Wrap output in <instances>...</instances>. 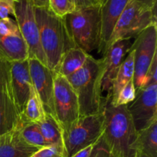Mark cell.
Returning a JSON list of instances; mask_svg holds the SVG:
<instances>
[{
  "instance_id": "obj_1",
  "label": "cell",
  "mask_w": 157,
  "mask_h": 157,
  "mask_svg": "<svg viewBox=\"0 0 157 157\" xmlns=\"http://www.w3.org/2000/svg\"><path fill=\"white\" fill-rule=\"evenodd\" d=\"M104 131L101 140L113 157H136L135 150L137 132L127 105L113 106L104 98L103 106Z\"/></svg>"
},
{
  "instance_id": "obj_2",
  "label": "cell",
  "mask_w": 157,
  "mask_h": 157,
  "mask_svg": "<svg viewBox=\"0 0 157 157\" xmlns=\"http://www.w3.org/2000/svg\"><path fill=\"white\" fill-rule=\"evenodd\" d=\"M103 59H96L89 55L85 64L67 79L78 96L80 117L96 114L103 110L102 79Z\"/></svg>"
},
{
  "instance_id": "obj_3",
  "label": "cell",
  "mask_w": 157,
  "mask_h": 157,
  "mask_svg": "<svg viewBox=\"0 0 157 157\" xmlns=\"http://www.w3.org/2000/svg\"><path fill=\"white\" fill-rule=\"evenodd\" d=\"M35 15L47 65L55 72L62 55L75 46L69 37L63 18L53 13L49 8L35 7Z\"/></svg>"
},
{
  "instance_id": "obj_4",
  "label": "cell",
  "mask_w": 157,
  "mask_h": 157,
  "mask_svg": "<svg viewBox=\"0 0 157 157\" xmlns=\"http://www.w3.org/2000/svg\"><path fill=\"white\" fill-rule=\"evenodd\" d=\"M71 40L75 47L90 55L98 50L101 53V5L76 8L63 18Z\"/></svg>"
},
{
  "instance_id": "obj_5",
  "label": "cell",
  "mask_w": 157,
  "mask_h": 157,
  "mask_svg": "<svg viewBox=\"0 0 157 157\" xmlns=\"http://www.w3.org/2000/svg\"><path fill=\"white\" fill-rule=\"evenodd\" d=\"M104 131L103 111L96 114L81 116L62 129L63 145L66 157H71L81 149L97 144Z\"/></svg>"
},
{
  "instance_id": "obj_6",
  "label": "cell",
  "mask_w": 157,
  "mask_h": 157,
  "mask_svg": "<svg viewBox=\"0 0 157 157\" xmlns=\"http://www.w3.org/2000/svg\"><path fill=\"white\" fill-rule=\"evenodd\" d=\"M153 24H156V8L150 9L136 0H130L120 16L104 51L115 41L135 38Z\"/></svg>"
},
{
  "instance_id": "obj_7",
  "label": "cell",
  "mask_w": 157,
  "mask_h": 157,
  "mask_svg": "<svg viewBox=\"0 0 157 157\" xmlns=\"http://www.w3.org/2000/svg\"><path fill=\"white\" fill-rule=\"evenodd\" d=\"M130 49L133 51V83L137 91L146 86L147 71L157 56V25H151L140 33Z\"/></svg>"
},
{
  "instance_id": "obj_8",
  "label": "cell",
  "mask_w": 157,
  "mask_h": 157,
  "mask_svg": "<svg viewBox=\"0 0 157 157\" xmlns=\"http://www.w3.org/2000/svg\"><path fill=\"white\" fill-rule=\"evenodd\" d=\"M25 124L12 88L9 62L0 58V135L21 128Z\"/></svg>"
},
{
  "instance_id": "obj_9",
  "label": "cell",
  "mask_w": 157,
  "mask_h": 157,
  "mask_svg": "<svg viewBox=\"0 0 157 157\" xmlns=\"http://www.w3.org/2000/svg\"><path fill=\"white\" fill-rule=\"evenodd\" d=\"M14 17L20 34L27 45L29 58H36L43 64L48 66L40 42L39 32L33 5L29 0H16Z\"/></svg>"
},
{
  "instance_id": "obj_10",
  "label": "cell",
  "mask_w": 157,
  "mask_h": 157,
  "mask_svg": "<svg viewBox=\"0 0 157 157\" xmlns=\"http://www.w3.org/2000/svg\"><path fill=\"white\" fill-rule=\"evenodd\" d=\"M54 110L55 119L64 129L80 117L78 96L67 78L54 73Z\"/></svg>"
},
{
  "instance_id": "obj_11",
  "label": "cell",
  "mask_w": 157,
  "mask_h": 157,
  "mask_svg": "<svg viewBox=\"0 0 157 157\" xmlns=\"http://www.w3.org/2000/svg\"><path fill=\"white\" fill-rule=\"evenodd\" d=\"M127 109L137 133L157 121V83L149 84L137 90Z\"/></svg>"
},
{
  "instance_id": "obj_12",
  "label": "cell",
  "mask_w": 157,
  "mask_h": 157,
  "mask_svg": "<svg viewBox=\"0 0 157 157\" xmlns=\"http://www.w3.org/2000/svg\"><path fill=\"white\" fill-rule=\"evenodd\" d=\"M32 86L39 96L46 113L55 117L54 72L36 58H29Z\"/></svg>"
},
{
  "instance_id": "obj_13",
  "label": "cell",
  "mask_w": 157,
  "mask_h": 157,
  "mask_svg": "<svg viewBox=\"0 0 157 157\" xmlns=\"http://www.w3.org/2000/svg\"><path fill=\"white\" fill-rule=\"evenodd\" d=\"M131 40H119L109 46L103 53L104 75L102 79V91L106 92L105 98L110 97L113 81L121 64L132 45Z\"/></svg>"
},
{
  "instance_id": "obj_14",
  "label": "cell",
  "mask_w": 157,
  "mask_h": 157,
  "mask_svg": "<svg viewBox=\"0 0 157 157\" xmlns=\"http://www.w3.org/2000/svg\"><path fill=\"white\" fill-rule=\"evenodd\" d=\"M9 73L14 96L20 112L22 113L32 86L29 58L22 61L9 63Z\"/></svg>"
},
{
  "instance_id": "obj_15",
  "label": "cell",
  "mask_w": 157,
  "mask_h": 157,
  "mask_svg": "<svg viewBox=\"0 0 157 157\" xmlns=\"http://www.w3.org/2000/svg\"><path fill=\"white\" fill-rule=\"evenodd\" d=\"M130 0H105L101 5V37L103 53L110 41L115 25Z\"/></svg>"
},
{
  "instance_id": "obj_16",
  "label": "cell",
  "mask_w": 157,
  "mask_h": 157,
  "mask_svg": "<svg viewBox=\"0 0 157 157\" xmlns=\"http://www.w3.org/2000/svg\"><path fill=\"white\" fill-rule=\"evenodd\" d=\"M38 150L23 139L21 128L0 135V157H29Z\"/></svg>"
},
{
  "instance_id": "obj_17",
  "label": "cell",
  "mask_w": 157,
  "mask_h": 157,
  "mask_svg": "<svg viewBox=\"0 0 157 157\" xmlns=\"http://www.w3.org/2000/svg\"><path fill=\"white\" fill-rule=\"evenodd\" d=\"M0 58L8 62L22 61L29 58L28 48L21 34L0 35Z\"/></svg>"
},
{
  "instance_id": "obj_18",
  "label": "cell",
  "mask_w": 157,
  "mask_h": 157,
  "mask_svg": "<svg viewBox=\"0 0 157 157\" xmlns=\"http://www.w3.org/2000/svg\"><path fill=\"white\" fill-rule=\"evenodd\" d=\"M88 55V54L77 47L70 48L62 55L54 73L67 78L83 67Z\"/></svg>"
},
{
  "instance_id": "obj_19",
  "label": "cell",
  "mask_w": 157,
  "mask_h": 157,
  "mask_svg": "<svg viewBox=\"0 0 157 157\" xmlns=\"http://www.w3.org/2000/svg\"><path fill=\"white\" fill-rule=\"evenodd\" d=\"M45 117L46 112L42 102L33 86H32L29 98L21 113V118L26 124H40Z\"/></svg>"
},
{
  "instance_id": "obj_20",
  "label": "cell",
  "mask_w": 157,
  "mask_h": 157,
  "mask_svg": "<svg viewBox=\"0 0 157 157\" xmlns=\"http://www.w3.org/2000/svg\"><path fill=\"white\" fill-rule=\"evenodd\" d=\"M135 150L150 157H157V121L137 133Z\"/></svg>"
},
{
  "instance_id": "obj_21",
  "label": "cell",
  "mask_w": 157,
  "mask_h": 157,
  "mask_svg": "<svg viewBox=\"0 0 157 157\" xmlns=\"http://www.w3.org/2000/svg\"><path fill=\"white\" fill-rule=\"evenodd\" d=\"M133 75H134L133 51L130 49L127 55H126L124 61L121 64L119 71L117 74L116 78L113 81L111 94H110V97L109 98L110 101H113L120 90H121V88L125 86L129 81L133 80Z\"/></svg>"
},
{
  "instance_id": "obj_22",
  "label": "cell",
  "mask_w": 157,
  "mask_h": 157,
  "mask_svg": "<svg viewBox=\"0 0 157 157\" xmlns=\"http://www.w3.org/2000/svg\"><path fill=\"white\" fill-rule=\"evenodd\" d=\"M38 124L41 134L48 146L57 145L64 147L62 128L52 115L46 113L44 121Z\"/></svg>"
},
{
  "instance_id": "obj_23",
  "label": "cell",
  "mask_w": 157,
  "mask_h": 157,
  "mask_svg": "<svg viewBox=\"0 0 157 157\" xmlns=\"http://www.w3.org/2000/svg\"><path fill=\"white\" fill-rule=\"evenodd\" d=\"M21 134L23 139L33 147L39 149L48 146L41 134L38 124H25L21 128Z\"/></svg>"
},
{
  "instance_id": "obj_24",
  "label": "cell",
  "mask_w": 157,
  "mask_h": 157,
  "mask_svg": "<svg viewBox=\"0 0 157 157\" xmlns=\"http://www.w3.org/2000/svg\"><path fill=\"white\" fill-rule=\"evenodd\" d=\"M136 91L135 89L133 80H131L121 88L115 99L112 101H110V102L113 106L128 105L130 103L133 102V100L136 98Z\"/></svg>"
},
{
  "instance_id": "obj_25",
  "label": "cell",
  "mask_w": 157,
  "mask_h": 157,
  "mask_svg": "<svg viewBox=\"0 0 157 157\" xmlns=\"http://www.w3.org/2000/svg\"><path fill=\"white\" fill-rule=\"evenodd\" d=\"M48 8L61 18L73 12L76 7L71 0H48Z\"/></svg>"
},
{
  "instance_id": "obj_26",
  "label": "cell",
  "mask_w": 157,
  "mask_h": 157,
  "mask_svg": "<svg viewBox=\"0 0 157 157\" xmlns=\"http://www.w3.org/2000/svg\"><path fill=\"white\" fill-rule=\"evenodd\" d=\"M29 157H66L64 147L48 145L38 149Z\"/></svg>"
},
{
  "instance_id": "obj_27",
  "label": "cell",
  "mask_w": 157,
  "mask_h": 157,
  "mask_svg": "<svg viewBox=\"0 0 157 157\" xmlns=\"http://www.w3.org/2000/svg\"><path fill=\"white\" fill-rule=\"evenodd\" d=\"M20 32L15 20L8 18H0V35L9 36V35H19Z\"/></svg>"
},
{
  "instance_id": "obj_28",
  "label": "cell",
  "mask_w": 157,
  "mask_h": 157,
  "mask_svg": "<svg viewBox=\"0 0 157 157\" xmlns=\"http://www.w3.org/2000/svg\"><path fill=\"white\" fill-rule=\"evenodd\" d=\"M16 0H0V18H6L9 15L15 16Z\"/></svg>"
},
{
  "instance_id": "obj_29",
  "label": "cell",
  "mask_w": 157,
  "mask_h": 157,
  "mask_svg": "<svg viewBox=\"0 0 157 157\" xmlns=\"http://www.w3.org/2000/svg\"><path fill=\"white\" fill-rule=\"evenodd\" d=\"M90 157H111V154L108 149L106 147L101 139L95 146Z\"/></svg>"
},
{
  "instance_id": "obj_30",
  "label": "cell",
  "mask_w": 157,
  "mask_h": 157,
  "mask_svg": "<svg viewBox=\"0 0 157 157\" xmlns=\"http://www.w3.org/2000/svg\"><path fill=\"white\" fill-rule=\"evenodd\" d=\"M153 83H157V56H156L147 71L146 78V85Z\"/></svg>"
},
{
  "instance_id": "obj_31",
  "label": "cell",
  "mask_w": 157,
  "mask_h": 157,
  "mask_svg": "<svg viewBox=\"0 0 157 157\" xmlns=\"http://www.w3.org/2000/svg\"><path fill=\"white\" fill-rule=\"evenodd\" d=\"M95 146H96V144H93V145L88 146L84 149H81L71 157H90Z\"/></svg>"
},
{
  "instance_id": "obj_32",
  "label": "cell",
  "mask_w": 157,
  "mask_h": 157,
  "mask_svg": "<svg viewBox=\"0 0 157 157\" xmlns=\"http://www.w3.org/2000/svg\"><path fill=\"white\" fill-rule=\"evenodd\" d=\"M74 1H75V5L76 8L86 7V6L99 4L97 0H74Z\"/></svg>"
},
{
  "instance_id": "obj_33",
  "label": "cell",
  "mask_w": 157,
  "mask_h": 157,
  "mask_svg": "<svg viewBox=\"0 0 157 157\" xmlns=\"http://www.w3.org/2000/svg\"><path fill=\"white\" fill-rule=\"evenodd\" d=\"M36 8H48V0H29Z\"/></svg>"
},
{
  "instance_id": "obj_34",
  "label": "cell",
  "mask_w": 157,
  "mask_h": 157,
  "mask_svg": "<svg viewBox=\"0 0 157 157\" xmlns=\"http://www.w3.org/2000/svg\"><path fill=\"white\" fill-rule=\"evenodd\" d=\"M136 1L139 2L141 4L147 6V7L150 8V9H154V8H156L157 0H136Z\"/></svg>"
},
{
  "instance_id": "obj_35",
  "label": "cell",
  "mask_w": 157,
  "mask_h": 157,
  "mask_svg": "<svg viewBox=\"0 0 157 157\" xmlns=\"http://www.w3.org/2000/svg\"><path fill=\"white\" fill-rule=\"evenodd\" d=\"M136 157H150V156H147V155L144 154V153H138V154H137V156H136Z\"/></svg>"
},
{
  "instance_id": "obj_36",
  "label": "cell",
  "mask_w": 157,
  "mask_h": 157,
  "mask_svg": "<svg viewBox=\"0 0 157 157\" xmlns=\"http://www.w3.org/2000/svg\"><path fill=\"white\" fill-rule=\"evenodd\" d=\"M97 1H98V2L99 3V4H101H101H102L103 2H104V1H105V0H97Z\"/></svg>"
},
{
  "instance_id": "obj_37",
  "label": "cell",
  "mask_w": 157,
  "mask_h": 157,
  "mask_svg": "<svg viewBox=\"0 0 157 157\" xmlns=\"http://www.w3.org/2000/svg\"><path fill=\"white\" fill-rule=\"evenodd\" d=\"M71 1H72V2H74V3H75V1H74V0H71Z\"/></svg>"
},
{
  "instance_id": "obj_38",
  "label": "cell",
  "mask_w": 157,
  "mask_h": 157,
  "mask_svg": "<svg viewBox=\"0 0 157 157\" xmlns=\"http://www.w3.org/2000/svg\"><path fill=\"white\" fill-rule=\"evenodd\" d=\"M111 157H113V156H112V155H111Z\"/></svg>"
}]
</instances>
